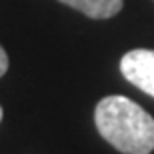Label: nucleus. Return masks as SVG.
I'll list each match as a JSON object with an SVG mask.
<instances>
[{"label": "nucleus", "instance_id": "nucleus-1", "mask_svg": "<svg viewBox=\"0 0 154 154\" xmlns=\"http://www.w3.org/2000/svg\"><path fill=\"white\" fill-rule=\"evenodd\" d=\"M98 134L122 154L154 150V118L126 96H106L94 108Z\"/></svg>", "mask_w": 154, "mask_h": 154}, {"label": "nucleus", "instance_id": "nucleus-2", "mask_svg": "<svg viewBox=\"0 0 154 154\" xmlns=\"http://www.w3.org/2000/svg\"><path fill=\"white\" fill-rule=\"evenodd\" d=\"M120 72L130 84L154 98V50L134 48L120 60Z\"/></svg>", "mask_w": 154, "mask_h": 154}, {"label": "nucleus", "instance_id": "nucleus-3", "mask_svg": "<svg viewBox=\"0 0 154 154\" xmlns=\"http://www.w3.org/2000/svg\"><path fill=\"white\" fill-rule=\"evenodd\" d=\"M58 2L94 20H106V18L116 16L124 6V0H58Z\"/></svg>", "mask_w": 154, "mask_h": 154}, {"label": "nucleus", "instance_id": "nucleus-4", "mask_svg": "<svg viewBox=\"0 0 154 154\" xmlns=\"http://www.w3.org/2000/svg\"><path fill=\"white\" fill-rule=\"evenodd\" d=\"M6 70H8V54H6V50L0 46V78L6 74Z\"/></svg>", "mask_w": 154, "mask_h": 154}, {"label": "nucleus", "instance_id": "nucleus-5", "mask_svg": "<svg viewBox=\"0 0 154 154\" xmlns=\"http://www.w3.org/2000/svg\"><path fill=\"white\" fill-rule=\"evenodd\" d=\"M2 114H4V112H2V106H0V122H2Z\"/></svg>", "mask_w": 154, "mask_h": 154}]
</instances>
